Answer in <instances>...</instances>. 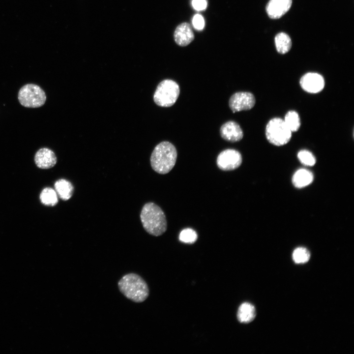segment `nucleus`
I'll return each mask as SVG.
<instances>
[{
  "mask_svg": "<svg viewBox=\"0 0 354 354\" xmlns=\"http://www.w3.org/2000/svg\"><path fill=\"white\" fill-rule=\"evenodd\" d=\"M177 156L176 148L171 143L161 142L152 152L150 158L151 166L158 174H167L175 165Z\"/></svg>",
  "mask_w": 354,
  "mask_h": 354,
  "instance_id": "nucleus-1",
  "label": "nucleus"
},
{
  "mask_svg": "<svg viewBox=\"0 0 354 354\" xmlns=\"http://www.w3.org/2000/svg\"><path fill=\"white\" fill-rule=\"evenodd\" d=\"M140 219L144 229L150 235L159 236L167 230V223L164 212L153 203H148L143 206Z\"/></svg>",
  "mask_w": 354,
  "mask_h": 354,
  "instance_id": "nucleus-2",
  "label": "nucleus"
},
{
  "mask_svg": "<svg viewBox=\"0 0 354 354\" xmlns=\"http://www.w3.org/2000/svg\"><path fill=\"white\" fill-rule=\"evenodd\" d=\"M120 292L128 299L137 303L144 301L149 295V289L145 281L139 275L130 273L124 275L118 281Z\"/></svg>",
  "mask_w": 354,
  "mask_h": 354,
  "instance_id": "nucleus-3",
  "label": "nucleus"
},
{
  "mask_svg": "<svg viewBox=\"0 0 354 354\" xmlns=\"http://www.w3.org/2000/svg\"><path fill=\"white\" fill-rule=\"evenodd\" d=\"M180 93L178 85L170 79L162 81L157 86L153 94V100L159 106L169 107L177 100Z\"/></svg>",
  "mask_w": 354,
  "mask_h": 354,
  "instance_id": "nucleus-4",
  "label": "nucleus"
},
{
  "mask_svg": "<svg viewBox=\"0 0 354 354\" xmlns=\"http://www.w3.org/2000/svg\"><path fill=\"white\" fill-rule=\"evenodd\" d=\"M292 131L279 118L271 119L266 127V136L271 144L281 146L287 144L291 139Z\"/></svg>",
  "mask_w": 354,
  "mask_h": 354,
  "instance_id": "nucleus-5",
  "label": "nucleus"
},
{
  "mask_svg": "<svg viewBox=\"0 0 354 354\" xmlns=\"http://www.w3.org/2000/svg\"><path fill=\"white\" fill-rule=\"evenodd\" d=\"M18 99L23 106L36 108L45 104L46 95L44 90L39 86L34 84H27L19 89Z\"/></svg>",
  "mask_w": 354,
  "mask_h": 354,
  "instance_id": "nucleus-6",
  "label": "nucleus"
},
{
  "mask_svg": "<svg viewBox=\"0 0 354 354\" xmlns=\"http://www.w3.org/2000/svg\"><path fill=\"white\" fill-rule=\"evenodd\" d=\"M242 161V156L238 151L229 148L223 150L218 154L216 163L220 169L228 171L238 168Z\"/></svg>",
  "mask_w": 354,
  "mask_h": 354,
  "instance_id": "nucleus-7",
  "label": "nucleus"
},
{
  "mask_svg": "<svg viewBox=\"0 0 354 354\" xmlns=\"http://www.w3.org/2000/svg\"><path fill=\"white\" fill-rule=\"evenodd\" d=\"M256 100L254 95L247 91L237 92L230 97L229 106L233 113L251 109L255 105Z\"/></svg>",
  "mask_w": 354,
  "mask_h": 354,
  "instance_id": "nucleus-8",
  "label": "nucleus"
},
{
  "mask_svg": "<svg viewBox=\"0 0 354 354\" xmlns=\"http://www.w3.org/2000/svg\"><path fill=\"white\" fill-rule=\"evenodd\" d=\"M299 84L302 88L307 92L317 93L321 91L324 87V80L320 74L309 72L301 78Z\"/></svg>",
  "mask_w": 354,
  "mask_h": 354,
  "instance_id": "nucleus-9",
  "label": "nucleus"
},
{
  "mask_svg": "<svg viewBox=\"0 0 354 354\" xmlns=\"http://www.w3.org/2000/svg\"><path fill=\"white\" fill-rule=\"evenodd\" d=\"M220 134L224 140L231 142L239 141L243 137V132L240 125L232 120L227 121L222 125Z\"/></svg>",
  "mask_w": 354,
  "mask_h": 354,
  "instance_id": "nucleus-10",
  "label": "nucleus"
},
{
  "mask_svg": "<svg viewBox=\"0 0 354 354\" xmlns=\"http://www.w3.org/2000/svg\"><path fill=\"white\" fill-rule=\"evenodd\" d=\"M34 160L37 167L42 169L51 168L57 162L54 152L47 148L38 149L35 154Z\"/></svg>",
  "mask_w": 354,
  "mask_h": 354,
  "instance_id": "nucleus-11",
  "label": "nucleus"
},
{
  "mask_svg": "<svg viewBox=\"0 0 354 354\" xmlns=\"http://www.w3.org/2000/svg\"><path fill=\"white\" fill-rule=\"evenodd\" d=\"M292 0H270L266 6L268 16L273 19L280 18L290 9Z\"/></svg>",
  "mask_w": 354,
  "mask_h": 354,
  "instance_id": "nucleus-12",
  "label": "nucleus"
},
{
  "mask_svg": "<svg viewBox=\"0 0 354 354\" xmlns=\"http://www.w3.org/2000/svg\"><path fill=\"white\" fill-rule=\"evenodd\" d=\"M174 36L176 43L182 47L189 45L194 39L192 28L187 23H181L176 28Z\"/></svg>",
  "mask_w": 354,
  "mask_h": 354,
  "instance_id": "nucleus-13",
  "label": "nucleus"
},
{
  "mask_svg": "<svg viewBox=\"0 0 354 354\" xmlns=\"http://www.w3.org/2000/svg\"><path fill=\"white\" fill-rule=\"evenodd\" d=\"M256 315L254 306L249 302H244L238 309L237 318L240 323H249L253 321Z\"/></svg>",
  "mask_w": 354,
  "mask_h": 354,
  "instance_id": "nucleus-14",
  "label": "nucleus"
},
{
  "mask_svg": "<svg viewBox=\"0 0 354 354\" xmlns=\"http://www.w3.org/2000/svg\"><path fill=\"white\" fill-rule=\"evenodd\" d=\"M313 178V175L310 171L300 169L293 175L292 182L295 187L301 188L311 184Z\"/></svg>",
  "mask_w": 354,
  "mask_h": 354,
  "instance_id": "nucleus-15",
  "label": "nucleus"
},
{
  "mask_svg": "<svg viewBox=\"0 0 354 354\" xmlns=\"http://www.w3.org/2000/svg\"><path fill=\"white\" fill-rule=\"evenodd\" d=\"M54 187L58 195L62 200H69L73 195L74 187L70 181L65 179L56 181Z\"/></svg>",
  "mask_w": 354,
  "mask_h": 354,
  "instance_id": "nucleus-16",
  "label": "nucleus"
},
{
  "mask_svg": "<svg viewBox=\"0 0 354 354\" xmlns=\"http://www.w3.org/2000/svg\"><path fill=\"white\" fill-rule=\"evenodd\" d=\"M275 44L277 52L282 54L288 52L292 46L290 37L284 32H280L276 35Z\"/></svg>",
  "mask_w": 354,
  "mask_h": 354,
  "instance_id": "nucleus-17",
  "label": "nucleus"
},
{
  "mask_svg": "<svg viewBox=\"0 0 354 354\" xmlns=\"http://www.w3.org/2000/svg\"><path fill=\"white\" fill-rule=\"evenodd\" d=\"M41 203L45 206H53L58 203V194L55 190L51 187L44 188L39 196Z\"/></svg>",
  "mask_w": 354,
  "mask_h": 354,
  "instance_id": "nucleus-18",
  "label": "nucleus"
},
{
  "mask_svg": "<svg viewBox=\"0 0 354 354\" xmlns=\"http://www.w3.org/2000/svg\"><path fill=\"white\" fill-rule=\"evenodd\" d=\"M283 120L292 132L297 131L300 126L299 116L295 111L288 112Z\"/></svg>",
  "mask_w": 354,
  "mask_h": 354,
  "instance_id": "nucleus-19",
  "label": "nucleus"
},
{
  "mask_svg": "<svg viewBox=\"0 0 354 354\" xmlns=\"http://www.w3.org/2000/svg\"><path fill=\"white\" fill-rule=\"evenodd\" d=\"M292 258L296 264H304L307 262L310 258V253L306 248L300 247L295 249L293 253Z\"/></svg>",
  "mask_w": 354,
  "mask_h": 354,
  "instance_id": "nucleus-20",
  "label": "nucleus"
},
{
  "mask_svg": "<svg viewBox=\"0 0 354 354\" xmlns=\"http://www.w3.org/2000/svg\"><path fill=\"white\" fill-rule=\"evenodd\" d=\"M197 238L196 232L191 228L183 229L179 235V240L185 243H193L197 240Z\"/></svg>",
  "mask_w": 354,
  "mask_h": 354,
  "instance_id": "nucleus-21",
  "label": "nucleus"
},
{
  "mask_svg": "<svg viewBox=\"0 0 354 354\" xmlns=\"http://www.w3.org/2000/svg\"><path fill=\"white\" fill-rule=\"evenodd\" d=\"M300 162L305 166H312L316 163V159L313 154L308 150H301L297 154Z\"/></svg>",
  "mask_w": 354,
  "mask_h": 354,
  "instance_id": "nucleus-22",
  "label": "nucleus"
},
{
  "mask_svg": "<svg viewBox=\"0 0 354 354\" xmlns=\"http://www.w3.org/2000/svg\"><path fill=\"white\" fill-rule=\"evenodd\" d=\"M193 24L194 27L198 30H202L204 27V20L202 16L196 14L194 16L193 19Z\"/></svg>",
  "mask_w": 354,
  "mask_h": 354,
  "instance_id": "nucleus-23",
  "label": "nucleus"
},
{
  "mask_svg": "<svg viewBox=\"0 0 354 354\" xmlns=\"http://www.w3.org/2000/svg\"><path fill=\"white\" fill-rule=\"evenodd\" d=\"M192 5L195 9L201 10L206 8V2L205 0H193Z\"/></svg>",
  "mask_w": 354,
  "mask_h": 354,
  "instance_id": "nucleus-24",
  "label": "nucleus"
}]
</instances>
